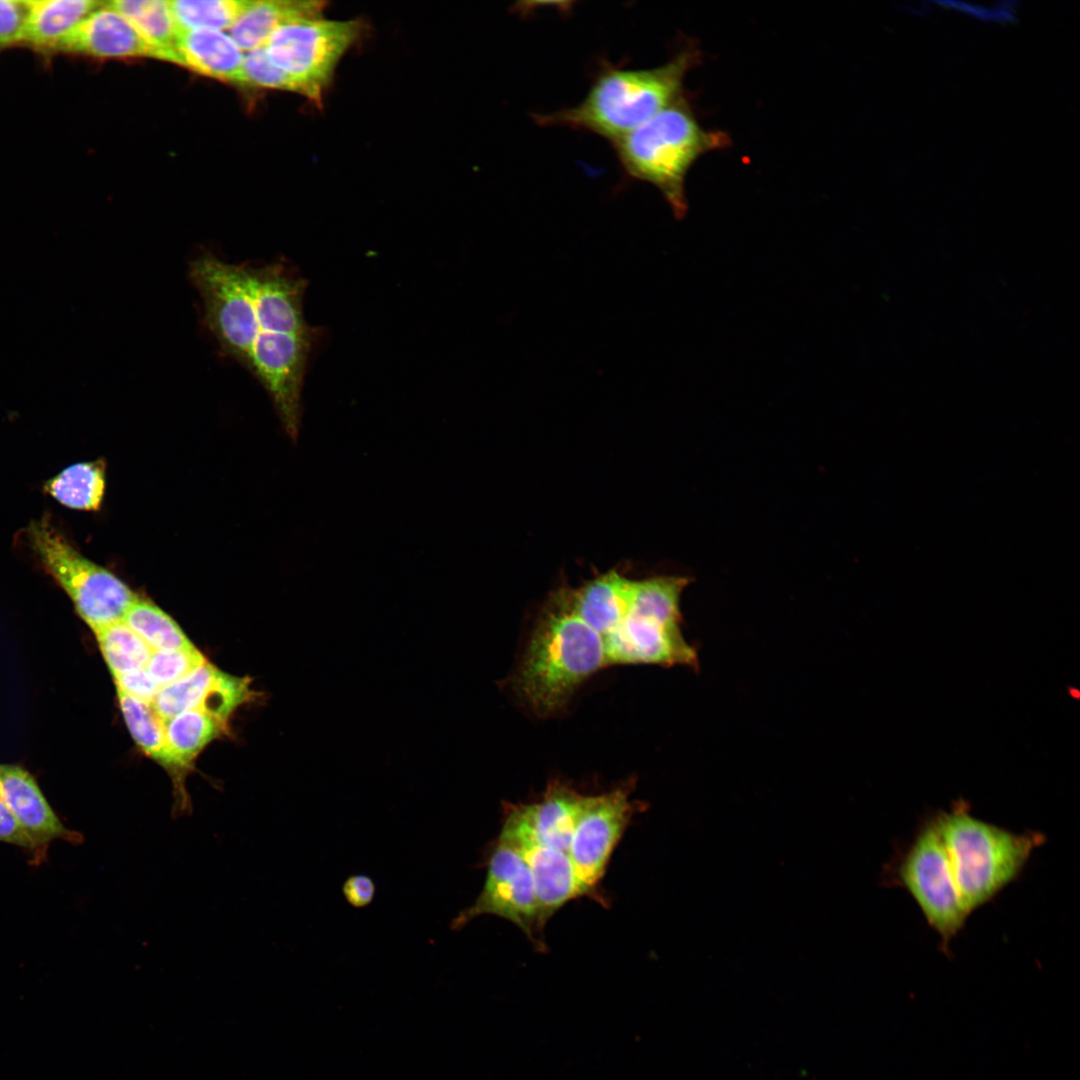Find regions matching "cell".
Listing matches in <instances>:
<instances>
[{
	"instance_id": "cell-19",
	"label": "cell",
	"mask_w": 1080,
	"mask_h": 1080,
	"mask_svg": "<svg viewBox=\"0 0 1080 1080\" xmlns=\"http://www.w3.org/2000/svg\"><path fill=\"white\" fill-rule=\"evenodd\" d=\"M323 1L248 0L229 35L244 52L262 48L282 25L294 20L323 16Z\"/></svg>"
},
{
	"instance_id": "cell-25",
	"label": "cell",
	"mask_w": 1080,
	"mask_h": 1080,
	"mask_svg": "<svg viewBox=\"0 0 1080 1080\" xmlns=\"http://www.w3.org/2000/svg\"><path fill=\"white\" fill-rule=\"evenodd\" d=\"M94 633L113 677L146 667L152 650L123 620Z\"/></svg>"
},
{
	"instance_id": "cell-17",
	"label": "cell",
	"mask_w": 1080,
	"mask_h": 1080,
	"mask_svg": "<svg viewBox=\"0 0 1080 1080\" xmlns=\"http://www.w3.org/2000/svg\"><path fill=\"white\" fill-rule=\"evenodd\" d=\"M102 4L93 0L26 1L21 45L51 57L58 53L62 40Z\"/></svg>"
},
{
	"instance_id": "cell-20",
	"label": "cell",
	"mask_w": 1080,
	"mask_h": 1080,
	"mask_svg": "<svg viewBox=\"0 0 1080 1080\" xmlns=\"http://www.w3.org/2000/svg\"><path fill=\"white\" fill-rule=\"evenodd\" d=\"M107 5L121 14L155 50L157 58L179 64L176 51L178 29L169 1L115 0Z\"/></svg>"
},
{
	"instance_id": "cell-18",
	"label": "cell",
	"mask_w": 1080,
	"mask_h": 1080,
	"mask_svg": "<svg viewBox=\"0 0 1080 1080\" xmlns=\"http://www.w3.org/2000/svg\"><path fill=\"white\" fill-rule=\"evenodd\" d=\"M179 65L199 74L240 84L244 52L224 31L178 30Z\"/></svg>"
},
{
	"instance_id": "cell-15",
	"label": "cell",
	"mask_w": 1080,
	"mask_h": 1080,
	"mask_svg": "<svg viewBox=\"0 0 1080 1080\" xmlns=\"http://www.w3.org/2000/svg\"><path fill=\"white\" fill-rule=\"evenodd\" d=\"M560 781L548 784L541 799L530 804L504 803L508 810L542 846L569 854L576 821L585 798Z\"/></svg>"
},
{
	"instance_id": "cell-2",
	"label": "cell",
	"mask_w": 1080,
	"mask_h": 1080,
	"mask_svg": "<svg viewBox=\"0 0 1080 1080\" xmlns=\"http://www.w3.org/2000/svg\"><path fill=\"white\" fill-rule=\"evenodd\" d=\"M604 666L607 659L602 636L553 591L530 637L514 689L536 714L547 716Z\"/></svg>"
},
{
	"instance_id": "cell-24",
	"label": "cell",
	"mask_w": 1080,
	"mask_h": 1080,
	"mask_svg": "<svg viewBox=\"0 0 1080 1080\" xmlns=\"http://www.w3.org/2000/svg\"><path fill=\"white\" fill-rule=\"evenodd\" d=\"M218 671L205 661L182 678L162 687L151 703L158 716L165 721L179 713L200 708Z\"/></svg>"
},
{
	"instance_id": "cell-7",
	"label": "cell",
	"mask_w": 1080,
	"mask_h": 1080,
	"mask_svg": "<svg viewBox=\"0 0 1080 1080\" xmlns=\"http://www.w3.org/2000/svg\"><path fill=\"white\" fill-rule=\"evenodd\" d=\"M27 536L42 568L93 632L123 620L137 598L126 583L82 555L49 518L31 522Z\"/></svg>"
},
{
	"instance_id": "cell-16",
	"label": "cell",
	"mask_w": 1080,
	"mask_h": 1080,
	"mask_svg": "<svg viewBox=\"0 0 1080 1080\" xmlns=\"http://www.w3.org/2000/svg\"><path fill=\"white\" fill-rule=\"evenodd\" d=\"M634 580L612 569L578 587L563 585L554 592L604 640L626 615Z\"/></svg>"
},
{
	"instance_id": "cell-22",
	"label": "cell",
	"mask_w": 1080,
	"mask_h": 1080,
	"mask_svg": "<svg viewBox=\"0 0 1080 1080\" xmlns=\"http://www.w3.org/2000/svg\"><path fill=\"white\" fill-rule=\"evenodd\" d=\"M123 622L152 651L190 649L194 647L179 625L150 601L137 597L128 608Z\"/></svg>"
},
{
	"instance_id": "cell-10",
	"label": "cell",
	"mask_w": 1080,
	"mask_h": 1080,
	"mask_svg": "<svg viewBox=\"0 0 1080 1080\" xmlns=\"http://www.w3.org/2000/svg\"><path fill=\"white\" fill-rule=\"evenodd\" d=\"M484 857L487 874L483 888L473 904L453 918L450 928L457 931L479 916L494 915L516 925L537 950L545 951L533 877L522 853L500 832Z\"/></svg>"
},
{
	"instance_id": "cell-29",
	"label": "cell",
	"mask_w": 1080,
	"mask_h": 1080,
	"mask_svg": "<svg viewBox=\"0 0 1080 1080\" xmlns=\"http://www.w3.org/2000/svg\"><path fill=\"white\" fill-rule=\"evenodd\" d=\"M239 85L298 93L292 79L269 60L264 47L244 53Z\"/></svg>"
},
{
	"instance_id": "cell-27",
	"label": "cell",
	"mask_w": 1080,
	"mask_h": 1080,
	"mask_svg": "<svg viewBox=\"0 0 1080 1080\" xmlns=\"http://www.w3.org/2000/svg\"><path fill=\"white\" fill-rule=\"evenodd\" d=\"M250 696L249 680L218 671L201 707L203 711L226 723L231 713Z\"/></svg>"
},
{
	"instance_id": "cell-21",
	"label": "cell",
	"mask_w": 1080,
	"mask_h": 1080,
	"mask_svg": "<svg viewBox=\"0 0 1080 1080\" xmlns=\"http://www.w3.org/2000/svg\"><path fill=\"white\" fill-rule=\"evenodd\" d=\"M105 474L102 459L75 463L45 481L43 491L70 509L97 511L105 494Z\"/></svg>"
},
{
	"instance_id": "cell-5",
	"label": "cell",
	"mask_w": 1080,
	"mask_h": 1080,
	"mask_svg": "<svg viewBox=\"0 0 1080 1080\" xmlns=\"http://www.w3.org/2000/svg\"><path fill=\"white\" fill-rule=\"evenodd\" d=\"M729 144L725 132L700 125L684 95L613 142L624 171L654 186L678 220L688 211L685 179L690 168L702 155Z\"/></svg>"
},
{
	"instance_id": "cell-12",
	"label": "cell",
	"mask_w": 1080,
	"mask_h": 1080,
	"mask_svg": "<svg viewBox=\"0 0 1080 1080\" xmlns=\"http://www.w3.org/2000/svg\"><path fill=\"white\" fill-rule=\"evenodd\" d=\"M501 833L520 850L533 877L538 903V925L543 933L548 920L572 899L588 896L576 876L569 854L542 846L503 808Z\"/></svg>"
},
{
	"instance_id": "cell-32",
	"label": "cell",
	"mask_w": 1080,
	"mask_h": 1080,
	"mask_svg": "<svg viewBox=\"0 0 1080 1080\" xmlns=\"http://www.w3.org/2000/svg\"><path fill=\"white\" fill-rule=\"evenodd\" d=\"M0 842L17 846L30 855L33 864L42 861L35 845L22 830L14 816L0 798Z\"/></svg>"
},
{
	"instance_id": "cell-8",
	"label": "cell",
	"mask_w": 1080,
	"mask_h": 1080,
	"mask_svg": "<svg viewBox=\"0 0 1080 1080\" xmlns=\"http://www.w3.org/2000/svg\"><path fill=\"white\" fill-rule=\"evenodd\" d=\"M885 880L905 889L949 953L951 941L969 917L956 888L933 814L918 826L913 840L888 865Z\"/></svg>"
},
{
	"instance_id": "cell-28",
	"label": "cell",
	"mask_w": 1080,
	"mask_h": 1080,
	"mask_svg": "<svg viewBox=\"0 0 1080 1080\" xmlns=\"http://www.w3.org/2000/svg\"><path fill=\"white\" fill-rule=\"evenodd\" d=\"M207 661L195 648L152 651L146 670L162 688Z\"/></svg>"
},
{
	"instance_id": "cell-1",
	"label": "cell",
	"mask_w": 1080,
	"mask_h": 1080,
	"mask_svg": "<svg viewBox=\"0 0 1080 1080\" xmlns=\"http://www.w3.org/2000/svg\"><path fill=\"white\" fill-rule=\"evenodd\" d=\"M699 60L698 49L686 47L653 68L606 66L580 103L534 119L542 126L588 131L613 143L682 96L684 79Z\"/></svg>"
},
{
	"instance_id": "cell-26",
	"label": "cell",
	"mask_w": 1080,
	"mask_h": 1080,
	"mask_svg": "<svg viewBox=\"0 0 1080 1080\" xmlns=\"http://www.w3.org/2000/svg\"><path fill=\"white\" fill-rule=\"evenodd\" d=\"M248 0H173L170 10L178 30H229Z\"/></svg>"
},
{
	"instance_id": "cell-6",
	"label": "cell",
	"mask_w": 1080,
	"mask_h": 1080,
	"mask_svg": "<svg viewBox=\"0 0 1080 1080\" xmlns=\"http://www.w3.org/2000/svg\"><path fill=\"white\" fill-rule=\"evenodd\" d=\"M687 577L634 580L628 611L604 638L607 665L655 664L697 668L696 649L681 631L680 598Z\"/></svg>"
},
{
	"instance_id": "cell-23",
	"label": "cell",
	"mask_w": 1080,
	"mask_h": 1080,
	"mask_svg": "<svg viewBox=\"0 0 1080 1080\" xmlns=\"http://www.w3.org/2000/svg\"><path fill=\"white\" fill-rule=\"evenodd\" d=\"M119 706L136 744L171 774L172 763L165 743L164 721L151 703L117 690Z\"/></svg>"
},
{
	"instance_id": "cell-11",
	"label": "cell",
	"mask_w": 1080,
	"mask_h": 1080,
	"mask_svg": "<svg viewBox=\"0 0 1080 1080\" xmlns=\"http://www.w3.org/2000/svg\"><path fill=\"white\" fill-rule=\"evenodd\" d=\"M630 786L586 796L573 831L569 856L588 896L596 894L610 857L633 815L639 811L629 799Z\"/></svg>"
},
{
	"instance_id": "cell-14",
	"label": "cell",
	"mask_w": 1080,
	"mask_h": 1080,
	"mask_svg": "<svg viewBox=\"0 0 1080 1080\" xmlns=\"http://www.w3.org/2000/svg\"><path fill=\"white\" fill-rule=\"evenodd\" d=\"M58 53L98 59L157 58L155 50L107 3L91 12L62 40Z\"/></svg>"
},
{
	"instance_id": "cell-9",
	"label": "cell",
	"mask_w": 1080,
	"mask_h": 1080,
	"mask_svg": "<svg viewBox=\"0 0 1080 1080\" xmlns=\"http://www.w3.org/2000/svg\"><path fill=\"white\" fill-rule=\"evenodd\" d=\"M362 26L358 19H298L279 27L263 47L269 60L295 83L298 94L321 107L339 62L359 39Z\"/></svg>"
},
{
	"instance_id": "cell-3",
	"label": "cell",
	"mask_w": 1080,
	"mask_h": 1080,
	"mask_svg": "<svg viewBox=\"0 0 1080 1080\" xmlns=\"http://www.w3.org/2000/svg\"><path fill=\"white\" fill-rule=\"evenodd\" d=\"M244 286L231 303L219 346L253 376L292 335L314 331L304 318L306 281L287 264L242 263Z\"/></svg>"
},
{
	"instance_id": "cell-31",
	"label": "cell",
	"mask_w": 1080,
	"mask_h": 1080,
	"mask_svg": "<svg viewBox=\"0 0 1080 1080\" xmlns=\"http://www.w3.org/2000/svg\"><path fill=\"white\" fill-rule=\"evenodd\" d=\"M117 690L139 700L152 703L161 687L154 681L146 668L133 670L114 676Z\"/></svg>"
},
{
	"instance_id": "cell-13",
	"label": "cell",
	"mask_w": 1080,
	"mask_h": 1080,
	"mask_svg": "<svg viewBox=\"0 0 1080 1080\" xmlns=\"http://www.w3.org/2000/svg\"><path fill=\"white\" fill-rule=\"evenodd\" d=\"M0 798L42 859L53 841L62 840L73 845L84 841L80 832L63 824L35 778L21 766L0 763Z\"/></svg>"
},
{
	"instance_id": "cell-4",
	"label": "cell",
	"mask_w": 1080,
	"mask_h": 1080,
	"mask_svg": "<svg viewBox=\"0 0 1080 1080\" xmlns=\"http://www.w3.org/2000/svg\"><path fill=\"white\" fill-rule=\"evenodd\" d=\"M961 901L969 915L990 902L1024 870L1046 838L1016 833L971 814L968 802L954 801L933 813Z\"/></svg>"
},
{
	"instance_id": "cell-30",
	"label": "cell",
	"mask_w": 1080,
	"mask_h": 1080,
	"mask_svg": "<svg viewBox=\"0 0 1080 1080\" xmlns=\"http://www.w3.org/2000/svg\"><path fill=\"white\" fill-rule=\"evenodd\" d=\"M26 1L0 0V53L21 45Z\"/></svg>"
},
{
	"instance_id": "cell-33",
	"label": "cell",
	"mask_w": 1080,
	"mask_h": 1080,
	"mask_svg": "<svg viewBox=\"0 0 1080 1080\" xmlns=\"http://www.w3.org/2000/svg\"><path fill=\"white\" fill-rule=\"evenodd\" d=\"M376 885L373 879L364 874L350 875L343 883L342 893L346 901L354 908L370 905L375 897Z\"/></svg>"
}]
</instances>
